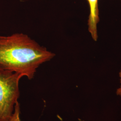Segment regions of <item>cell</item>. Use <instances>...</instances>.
Returning a JSON list of instances; mask_svg holds the SVG:
<instances>
[{"label":"cell","instance_id":"obj_3","mask_svg":"<svg viewBox=\"0 0 121 121\" xmlns=\"http://www.w3.org/2000/svg\"><path fill=\"white\" fill-rule=\"evenodd\" d=\"M90 13L88 20V29L93 39L96 41L98 39L97 24L99 22L98 0H87Z\"/></svg>","mask_w":121,"mask_h":121},{"label":"cell","instance_id":"obj_5","mask_svg":"<svg viewBox=\"0 0 121 121\" xmlns=\"http://www.w3.org/2000/svg\"><path fill=\"white\" fill-rule=\"evenodd\" d=\"M119 78H120V86L119 87L117 88V90H116V95L117 96H121V69L120 70L119 73Z\"/></svg>","mask_w":121,"mask_h":121},{"label":"cell","instance_id":"obj_2","mask_svg":"<svg viewBox=\"0 0 121 121\" xmlns=\"http://www.w3.org/2000/svg\"><path fill=\"white\" fill-rule=\"evenodd\" d=\"M22 77L0 66V121H9L12 117L19 97V82Z\"/></svg>","mask_w":121,"mask_h":121},{"label":"cell","instance_id":"obj_4","mask_svg":"<svg viewBox=\"0 0 121 121\" xmlns=\"http://www.w3.org/2000/svg\"><path fill=\"white\" fill-rule=\"evenodd\" d=\"M20 106L17 102L14 106V110L12 117L9 121H21L20 118Z\"/></svg>","mask_w":121,"mask_h":121},{"label":"cell","instance_id":"obj_1","mask_svg":"<svg viewBox=\"0 0 121 121\" xmlns=\"http://www.w3.org/2000/svg\"><path fill=\"white\" fill-rule=\"evenodd\" d=\"M54 56L25 34L0 36V66L29 79L34 77L40 65Z\"/></svg>","mask_w":121,"mask_h":121},{"label":"cell","instance_id":"obj_6","mask_svg":"<svg viewBox=\"0 0 121 121\" xmlns=\"http://www.w3.org/2000/svg\"></svg>","mask_w":121,"mask_h":121}]
</instances>
